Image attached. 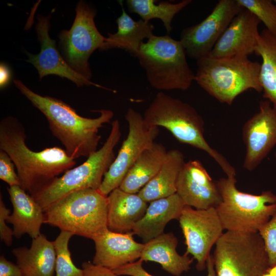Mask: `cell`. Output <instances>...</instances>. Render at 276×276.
Segmentation results:
<instances>
[{
	"label": "cell",
	"mask_w": 276,
	"mask_h": 276,
	"mask_svg": "<svg viewBox=\"0 0 276 276\" xmlns=\"http://www.w3.org/2000/svg\"><path fill=\"white\" fill-rule=\"evenodd\" d=\"M14 167L15 165L9 155L4 150L0 149V179L8 183L9 187L21 186Z\"/></svg>",
	"instance_id": "d6a6232c"
},
{
	"label": "cell",
	"mask_w": 276,
	"mask_h": 276,
	"mask_svg": "<svg viewBox=\"0 0 276 276\" xmlns=\"http://www.w3.org/2000/svg\"><path fill=\"white\" fill-rule=\"evenodd\" d=\"M7 191L13 211L7 222L13 225L14 236L20 238L27 234L32 239L37 237L44 221L42 208L20 186L9 187Z\"/></svg>",
	"instance_id": "d6986e66"
},
{
	"label": "cell",
	"mask_w": 276,
	"mask_h": 276,
	"mask_svg": "<svg viewBox=\"0 0 276 276\" xmlns=\"http://www.w3.org/2000/svg\"><path fill=\"white\" fill-rule=\"evenodd\" d=\"M122 13L118 17L116 22L117 31L108 33L99 50L103 51L111 49H121L136 57L143 40L154 35V26L142 19L133 20L125 11L121 3Z\"/></svg>",
	"instance_id": "cb8c5ba5"
},
{
	"label": "cell",
	"mask_w": 276,
	"mask_h": 276,
	"mask_svg": "<svg viewBox=\"0 0 276 276\" xmlns=\"http://www.w3.org/2000/svg\"><path fill=\"white\" fill-rule=\"evenodd\" d=\"M107 198V226L114 232H131L148 208L147 202L137 193H127L119 188L111 192Z\"/></svg>",
	"instance_id": "44dd1931"
},
{
	"label": "cell",
	"mask_w": 276,
	"mask_h": 276,
	"mask_svg": "<svg viewBox=\"0 0 276 276\" xmlns=\"http://www.w3.org/2000/svg\"><path fill=\"white\" fill-rule=\"evenodd\" d=\"M140 259L143 261L159 263L163 269L175 276H179L190 269L193 258L176 251L177 238L172 232L163 233L144 244Z\"/></svg>",
	"instance_id": "603a6c76"
},
{
	"label": "cell",
	"mask_w": 276,
	"mask_h": 276,
	"mask_svg": "<svg viewBox=\"0 0 276 276\" xmlns=\"http://www.w3.org/2000/svg\"><path fill=\"white\" fill-rule=\"evenodd\" d=\"M268 259L269 267L276 265V211L258 232Z\"/></svg>",
	"instance_id": "4dcf8cb0"
},
{
	"label": "cell",
	"mask_w": 276,
	"mask_h": 276,
	"mask_svg": "<svg viewBox=\"0 0 276 276\" xmlns=\"http://www.w3.org/2000/svg\"><path fill=\"white\" fill-rule=\"evenodd\" d=\"M133 235L108 228L96 237L93 240L96 250L93 263L114 270L140 259L145 244L135 241Z\"/></svg>",
	"instance_id": "ac0fdd59"
},
{
	"label": "cell",
	"mask_w": 276,
	"mask_h": 276,
	"mask_svg": "<svg viewBox=\"0 0 276 276\" xmlns=\"http://www.w3.org/2000/svg\"><path fill=\"white\" fill-rule=\"evenodd\" d=\"M275 163H276V151L275 152Z\"/></svg>",
	"instance_id": "ab89813d"
},
{
	"label": "cell",
	"mask_w": 276,
	"mask_h": 276,
	"mask_svg": "<svg viewBox=\"0 0 276 276\" xmlns=\"http://www.w3.org/2000/svg\"><path fill=\"white\" fill-rule=\"evenodd\" d=\"M143 261L140 259L137 261L126 264L113 270L118 275L154 276L147 272L143 267ZM206 276H216L212 255L208 257L206 262Z\"/></svg>",
	"instance_id": "1f68e13d"
},
{
	"label": "cell",
	"mask_w": 276,
	"mask_h": 276,
	"mask_svg": "<svg viewBox=\"0 0 276 276\" xmlns=\"http://www.w3.org/2000/svg\"><path fill=\"white\" fill-rule=\"evenodd\" d=\"M260 22L253 14L243 9L233 18L209 56L225 58L248 56L255 53Z\"/></svg>",
	"instance_id": "e0dca14e"
},
{
	"label": "cell",
	"mask_w": 276,
	"mask_h": 276,
	"mask_svg": "<svg viewBox=\"0 0 276 276\" xmlns=\"http://www.w3.org/2000/svg\"><path fill=\"white\" fill-rule=\"evenodd\" d=\"M82 267L83 276H119L113 270L90 262H83Z\"/></svg>",
	"instance_id": "e575fe53"
},
{
	"label": "cell",
	"mask_w": 276,
	"mask_h": 276,
	"mask_svg": "<svg viewBox=\"0 0 276 276\" xmlns=\"http://www.w3.org/2000/svg\"><path fill=\"white\" fill-rule=\"evenodd\" d=\"M268 272L272 276H276V265L269 268Z\"/></svg>",
	"instance_id": "74e56055"
},
{
	"label": "cell",
	"mask_w": 276,
	"mask_h": 276,
	"mask_svg": "<svg viewBox=\"0 0 276 276\" xmlns=\"http://www.w3.org/2000/svg\"><path fill=\"white\" fill-rule=\"evenodd\" d=\"M274 3L275 4V5L276 6V0L273 1Z\"/></svg>",
	"instance_id": "60d3db41"
},
{
	"label": "cell",
	"mask_w": 276,
	"mask_h": 276,
	"mask_svg": "<svg viewBox=\"0 0 276 276\" xmlns=\"http://www.w3.org/2000/svg\"><path fill=\"white\" fill-rule=\"evenodd\" d=\"M195 81L219 102L231 105L244 91L252 89L261 93V63L248 56L214 58L210 56L196 61Z\"/></svg>",
	"instance_id": "277c9868"
},
{
	"label": "cell",
	"mask_w": 276,
	"mask_h": 276,
	"mask_svg": "<svg viewBox=\"0 0 276 276\" xmlns=\"http://www.w3.org/2000/svg\"><path fill=\"white\" fill-rule=\"evenodd\" d=\"M245 9L261 21L270 32L276 34V6L270 0H237Z\"/></svg>",
	"instance_id": "f546056e"
},
{
	"label": "cell",
	"mask_w": 276,
	"mask_h": 276,
	"mask_svg": "<svg viewBox=\"0 0 276 276\" xmlns=\"http://www.w3.org/2000/svg\"><path fill=\"white\" fill-rule=\"evenodd\" d=\"M176 193L185 205L196 209L215 208L221 201L216 182L198 160L185 163L178 177Z\"/></svg>",
	"instance_id": "2e32d148"
},
{
	"label": "cell",
	"mask_w": 276,
	"mask_h": 276,
	"mask_svg": "<svg viewBox=\"0 0 276 276\" xmlns=\"http://www.w3.org/2000/svg\"><path fill=\"white\" fill-rule=\"evenodd\" d=\"M0 276H24L17 264L8 261L3 255L0 257Z\"/></svg>",
	"instance_id": "d590c367"
},
{
	"label": "cell",
	"mask_w": 276,
	"mask_h": 276,
	"mask_svg": "<svg viewBox=\"0 0 276 276\" xmlns=\"http://www.w3.org/2000/svg\"><path fill=\"white\" fill-rule=\"evenodd\" d=\"M11 214L10 210L6 207L2 195H0V238L7 246L12 245L13 231L7 224L8 218Z\"/></svg>",
	"instance_id": "836d02e7"
},
{
	"label": "cell",
	"mask_w": 276,
	"mask_h": 276,
	"mask_svg": "<svg viewBox=\"0 0 276 276\" xmlns=\"http://www.w3.org/2000/svg\"><path fill=\"white\" fill-rule=\"evenodd\" d=\"M125 119L128 124L127 136L98 189L105 196L119 188L129 169L142 153L152 146L159 133L158 127L147 124L141 113L133 108H128Z\"/></svg>",
	"instance_id": "8fae6325"
},
{
	"label": "cell",
	"mask_w": 276,
	"mask_h": 276,
	"mask_svg": "<svg viewBox=\"0 0 276 276\" xmlns=\"http://www.w3.org/2000/svg\"><path fill=\"white\" fill-rule=\"evenodd\" d=\"M76 16L68 30L59 35L60 47L70 66L90 80L92 74L88 63L91 54L104 43L105 37L97 29L94 18L96 11L83 1L76 8Z\"/></svg>",
	"instance_id": "30bf717a"
},
{
	"label": "cell",
	"mask_w": 276,
	"mask_h": 276,
	"mask_svg": "<svg viewBox=\"0 0 276 276\" xmlns=\"http://www.w3.org/2000/svg\"><path fill=\"white\" fill-rule=\"evenodd\" d=\"M121 136L118 120L111 123V131L102 147L91 153L80 165L67 170L31 196L44 212L57 201L74 192L98 190L115 159L114 149Z\"/></svg>",
	"instance_id": "52a82bcc"
},
{
	"label": "cell",
	"mask_w": 276,
	"mask_h": 276,
	"mask_svg": "<svg viewBox=\"0 0 276 276\" xmlns=\"http://www.w3.org/2000/svg\"><path fill=\"white\" fill-rule=\"evenodd\" d=\"M50 16H37L38 22L35 28L40 43V52L36 55L26 53L29 57L27 61L37 70L40 79L45 76L55 75L70 80L78 87L94 85L104 88L75 71L60 55L56 47V40L51 38L49 34Z\"/></svg>",
	"instance_id": "9a60e30c"
},
{
	"label": "cell",
	"mask_w": 276,
	"mask_h": 276,
	"mask_svg": "<svg viewBox=\"0 0 276 276\" xmlns=\"http://www.w3.org/2000/svg\"><path fill=\"white\" fill-rule=\"evenodd\" d=\"M244 8L237 0H220L199 23L185 28L180 41L186 55L198 59L208 56L233 18Z\"/></svg>",
	"instance_id": "7c38bea8"
},
{
	"label": "cell",
	"mask_w": 276,
	"mask_h": 276,
	"mask_svg": "<svg viewBox=\"0 0 276 276\" xmlns=\"http://www.w3.org/2000/svg\"><path fill=\"white\" fill-rule=\"evenodd\" d=\"M14 83L21 93L45 116L52 134L64 147L71 157L75 159L82 156L88 157L97 150L101 139L99 130L113 118L111 110H97L100 114L96 118L83 117L61 100L41 96L19 80H14Z\"/></svg>",
	"instance_id": "7a4b0ae2"
},
{
	"label": "cell",
	"mask_w": 276,
	"mask_h": 276,
	"mask_svg": "<svg viewBox=\"0 0 276 276\" xmlns=\"http://www.w3.org/2000/svg\"><path fill=\"white\" fill-rule=\"evenodd\" d=\"M108 198L98 190L74 192L44 212V223L93 240L108 229Z\"/></svg>",
	"instance_id": "8992f818"
},
{
	"label": "cell",
	"mask_w": 276,
	"mask_h": 276,
	"mask_svg": "<svg viewBox=\"0 0 276 276\" xmlns=\"http://www.w3.org/2000/svg\"><path fill=\"white\" fill-rule=\"evenodd\" d=\"M73 235L61 231L53 241L56 252V276H83L82 269L77 267L73 262L68 248V243Z\"/></svg>",
	"instance_id": "f1b7e54d"
},
{
	"label": "cell",
	"mask_w": 276,
	"mask_h": 276,
	"mask_svg": "<svg viewBox=\"0 0 276 276\" xmlns=\"http://www.w3.org/2000/svg\"><path fill=\"white\" fill-rule=\"evenodd\" d=\"M11 79L10 71L8 67L4 63H1L0 66V86L1 88L8 84Z\"/></svg>",
	"instance_id": "8d00e7d4"
},
{
	"label": "cell",
	"mask_w": 276,
	"mask_h": 276,
	"mask_svg": "<svg viewBox=\"0 0 276 276\" xmlns=\"http://www.w3.org/2000/svg\"><path fill=\"white\" fill-rule=\"evenodd\" d=\"M167 153L163 145L154 142L142 153L131 167L119 188L127 193H138L157 173Z\"/></svg>",
	"instance_id": "484cf974"
},
{
	"label": "cell",
	"mask_w": 276,
	"mask_h": 276,
	"mask_svg": "<svg viewBox=\"0 0 276 276\" xmlns=\"http://www.w3.org/2000/svg\"><path fill=\"white\" fill-rule=\"evenodd\" d=\"M263 276H272L270 273H269L268 272L265 273Z\"/></svg>",
	"instance_id": "f35d334b"
},
{
	"label": "cell",
	"mask_w": 276,
	"mask_h": 276,
	"mask_svg": "<svg viewBox=\"0 0 276 276\" xmlns=\"http://www.w3.org/2000/svg\"><path fill=\"white\" fill-rule=\"evenodd\" d=\"M212 257L216 276H263L270 268L258 232L226 231L215 244Z\"/></svg>",
	"instance_id": "9c48e42d"
},
{
	"label": "cell",
	"mask_w": 276,
	"mask_h": 276,
	"mask_svg": "<svg viewBox=\"0 0 276 276\" xmlns=\"http://www.w3.org/2000/svg\"><path fill=\"white\" fill-rule=\"evenodd\" d=\"M154 0H127L126 5L129 12L137 14L141 19L149 22L153 19H159L168 34L172 30V21L174 17L189 5L192 1L183 0L177 3L161 1L156 4Z\"/></svg>",
	"instance_id": "83f0119b"
},
{
	"label": "cell",
	"mask_w": 276,
	"mask_h": 276,
	"mask_svg": "<svg viewBox=\"0 0 276 276\" xmlns=\"http://www.w3.org/2000/svg\"><path fill=\"white\" fill-rule=\"evenodd\" d=\"M12 252L24 276L54 275L56 256L53 241L43 234L32 239L30 248L17 247Z\"/></svg>",
	"instance_id": "7402d4cb"
},
{
	"label": "cell",
	"mask_w": 276,
	"mask_h": 276,
	"mask_svg": "<svg viewBox=\"0 0 276 276\" xmlns=\"http://www.w3.org/2000/svg\"><path fill=\"white\" fill-rule=\"evenodd\" d=\"M185 163L184 156L180 151H168L160 170L138 195L146 202H151L176 193L178 177Z\"/></svg>",
	"instance_id": "d4e9b609"
},
{
	"label": "cell",
	"mask_w": 276,
	"mask_h": 276,
	"mask_svg": "<svg viewBox=\"0 0 276 276\" xmlns=\"http://www.w3.org/2000/svg\"><path fill=\"white\" fill-rule=\"evenodd\" d=\"M187 246L185 254L191 255L199 271L206 268L213 246L224 229L215 208L199 210L186 205L178 219Z\"/></svg>",
	"instance_id": "4fadbf2b"
},
{
	"label": "cell",
	"mask_w": 276,
	"mask_h": 276,
	"mask_svg": "<svg viewBox=\"0 0 276 276\" xmlns=\"http://www.w3.org/2000/svg\"><path fill=\"white\" fill-rule=\"evenodd\" d=\"M255 53L262 60L260 82L263 96L276 109V34L263 29L260 33Z\"/></svg>",
	"instance_id": "4316f807"
},
{
	"label": "cell",
	"mask_w": 276,
	"mask_h": 276,
	"mask_svg": "<svg viewBox=\"0 0 276 276\" xmlns=\"http://www.w3.org/2000/svg\"><path fill=\"white\" fill-rule=\"evenodd\" d=\"M235 176L220 178L216 185L221 201L215 207L224 229L258 232L276 211V195L270 191L260 195L242 192L236 187Z\"/></svg>",
	"instance_id": "ba28073f"
},
{
	"label": "cell",
	"mask_w": 276,
	"mask_h": 276,
	"mask_svg": "<svg viewBox=\"0 0 276 276\" xmlns=\"http://www.w3.org/2000/svg\"><path fill=\"white\" fill-rule=\"evenodd\" d=\"M23 125L9 116L0 122V149L10 157L16 168L20 187L33 195L59 175L76 165L65 149L58 147L40 151L30 149L26 143Z\"/></svg>",
	"instance_id": "6da1fadb"
},
{
	"label": "cell",
	"mask_w": 276,
	"mask_h": 276,
	"mask_svg": "<svg viewBox=\"0 0 276 276\" xmlns=\"http://www.w3.org/2000/svg\"><path fill=\"white\" fill-rule=\"evenodd\" d=\"M185 204L175 193L150 202L143 217L134 225L132 232L147 242L164 233L167 223L179 219Z\"/></svg>",
	"instance_id": "ffe728a7"
},
{
	"label": "cell",
	"mask_w": 276,
	"mask_h": 276,
	"mask_svg": "<svg viewBox=\"0 0 276 276\" xmlns=\"http://www.w3.org/2000/svg\"><path fill=\"white\" fill-rule=\"evenodd\" d=\"M180 41L169 34L143 42L136 57L151 86L159 90L188 89L195 81Z\"/></svg>",
	"instance_id": "5b68a950"
},
{
	"label": "cell",
	"mask_w": 276,
	"mask_h": 276,
	"mask_svg": "<svg viewBox=\"0 0 276 276\" xmlns=\"http://www.w3.org/2000/svg\"><path fill=\"white\" fill-rule=\"evenodd\" d=\"M143 117L147 124L163 127L179 142L205 152L226 176H235L234 167L205 140L204 122L197 110L189 104L159 92L146 109Z\"/></svg>",
	"instance_id": "3957f363"
},
{
	"label": "cell",
	"mask_w": 276,
	"mask_h": 276,
	"mask_svg": "<svg viewBox=\"0 0 276 276\" xmlns=\"http://www.w3.org/2000/svg\"><path fill=\"white\" fill-rule=\"evenodd\" d=\"M246 152L243 167L254 171L276 145V109L268 100L261 101L259 111L242 128Z\"/></svg>",
	"instance_id": "5bb4252c"
}]
</instances>
